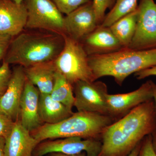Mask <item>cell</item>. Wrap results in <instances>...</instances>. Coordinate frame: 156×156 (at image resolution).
<instances>
[{
	"mask_svg": "<svg viewBox=\"0 0 156 156\" xmlns=\"http://www.w3.org/2000/svg\"><path fill=\"white\" fill-rule=\"evenodd\" d=\"M156 130V113L153 99L134 108L105 129L98 156H128L145 136Z\"/></svg>",
	"mask_w": 156,
	"mask_h": 156,
	"instance_id": "6da1fadb",
	"label": "cell"
},
{
	"mask_svg": "<svg viewBox=\"0 0 156 156\" xmlns=\"http://www.w3.org/2000/svg\"><path fill=\"white\" fill-rule=\"evenodd\" d=\"M64 45L63 35L21 33L12 39L3 62L26 68L54 61Z\"/></svg>",
	"mask_w": 156,
	"mask_h": 156,
	"instance_id": "7a4b0ae2",
	"label": "cell"
},
{
	"mask_svg": "<svg viewBox=\"0 0 156 156\" xmlns=\"http://www.w3.org/2000/svg\"><path fill=\"white\" fill-rule=\"evenodd\" d=\"M95 80L111 76L119 86L129 76L156 65V49L135 50L122 48L104 55L89 56Z\"/></svg>",
	"mask_w": 156,
	"mask_h": 156,
	"instance_id": "3957f363",
	"label": "cell"
},
{
	"mask_svg": "<svg viewBox=\"0 0 156 156\" xmlns=\"http://www.w3.org/2000/svg\"><path fill=\"white\" fill-rule=\"evenodd\" d=\"M112 121L113 118L108 115L77 112L57 124H44L30 134L37 144L46 140L70 137L100 140Z\"/></svg>",
	"mask_w": 156,
	"mask_h": 156,
	"instance_id": "277c9868",
	"label": "cell"
},
{
	"mask_svg": "<svg viewBox=\"0 0 156 156\" xmlns=\"http://www.w3.org/2000/svg\"><path fill=\"white\" fill-rule=\"evenodd\" d=\"M63 49L53 61L56 71L73 87L78 81L94 82L95 78L89 64V56L81 42L63 35Z\"/></svg>",
	"mask_w": 156,
	"mask_h": 156,
	"instance_id": "5b68a950",
	"label": "cell"
},
{
	"mask_svg": "<svg viewBox=\"0 0 156 156\" xmlns=\"http://www.w3.org/2000/svg\"><path fill=\"white\" fill-rule=\"evenodd\" d=\"M26 27L64 35V18L51 0H27Z\"/></svg>",
	"mask_w": 156,
	"mask_h": 156,
	"instance_id": "8992f818",
	"label": "cell"
},
{
	"mask_svg": "<svg viewBox=\"0 0 156 156\" xmlns=\"http://www.w3.org/2000/svg\"><path fill=\"white\" fill-rule=\"evenodd\" d=\"M127 48L135 50L156 49V3L154 0L140 1L135 33Z\"/></svg>",
	"mask_w": 156,
	"mask_h": 156,
	"instance_id": "52a82bcc",
	"label": "cell"
},
{
	"mask_svg": "<svg viewBox=\"0 0 156 156\" xmlns=\"http://www.w3.org/2000/svg\"><path fill=\"white\" fill-rule=\"evenodd\" d=\"M101 146L102 143L98 139L70 137L46 140L37 144L32 156H45L52 153L74 155L83 152L87 156H98Z\"/></svg>",
	"mask_w": 156,
	"mask_h": 156,
	"instance_id": "ba28073f",
	"label": "cell"
},
{
	"mask_svg": "<svg viewBox=\"0 0 156 156\" xmlns=\"http://www.w3.org/2000/svg\"><path fill=\"white\" fill-rule=\"evenodd\" d=\"M74 107L79 112L108 115L107 95L108 87L101 81H78L73 86Z\"/></svg>",
	"mask_w": 156,
	"mask_h": 156,
	"instance_id": "9c48e42d",
	"label": "cell"
},
{
	"mask_svg": "<svg viewBox=\"0 0 156 156\" xmlns=\"http://www.w3.org/2000/svg\"><path fill=\"white\" fill-rule=\"evenodd\" d=\"M153 82L146 81L139 88L124 94H108V115L112 118L128 113L141 104L153 99Z\"/></svg>",
	"mask_w": 156,
	"mask_h": 156,
	"instance_id": "30bf717a",
	"label": "cell"
},
{
	"mask_svg": "<svg viewBox=\"0 0 156 156\" xmlns=\"http://www.w3.org/2000/svg\"><path fill=\"white\" fill-rule=\"evenodd\" d=\"M99 25L92 1L81 6L64 18L65 34L80 42Z\"/></svg>",
	"mask_w": 156,
	"mask_h": 156,
	"instance_id": "8fae6325",
	"label": "cell"
},
{
	"mask_svg": "<svg viewBox=\"0 0 156 156\" xmlns=\"http://www.w3.org/2000/svg\"><path fill=\"white\" fill-rule=\"evenodd\" d=\"M27 78L24 68L18 66L14 68L9 86L0 100V109L11 119H19L20 105Z\"/></svg>",
	"mask_w": 156,
	"mask_h": 156,
	"instance_id": "7c38bea8",
	"label": "cell"
},
{
	"mask_svg": "<svg viewBox=\"0 0 156 156\" xmlns=\"http://www.w3.org/2000/svg\"><path fill=\"white\" fill-rule=\"evenodd\" d=\"M27 11L25 5H17L12 0H0V35L13 37L26 27Z\"/></svg>",
	"mask_w": 156,
	"mask_h": 156,
	"instance_id": "4fadbf2b",
	"label": "cell"
},
{
	"mask_svg": "<svg viewBox=\"0 0 156 156\" xmlns=\"http://www.w3.org/2000/svg\"><path fill=\"white\" fill-rule=\"evenodd\" d=\"M40 96L38 89L27 79L20 105L19 120L30 132L44 124L39 114Z\"/></svg>",
	"mask_w": 156,
	"mask_h": 156,
	"instance_id": "5bb4252c",
	"label": "cell"
},
{
	"mask_svg": "<svg viewBox=\"0 0 156 156\" xmlns=\"http://www.w3.org/2000/svg\"><path fill=\"white\" fill-rule=\"evenodd\" d=\"M81 43L89 56L109 54L123 48L109 27L101 25L98 26Z\"/></svg>",
	"mask_w": 156,
	"mask_h": 156,
	"instance_id": "9a60e30c",
	"label": "cell"
},
{
	"mask_svg": "<svg viewBox=\"0 0 156 156\" xmlns=\"http://www.w3.org/2000/svg\"><path fill=\"white\" fill-rule=\"evenodd\" d=\"M37 144V143L30 132L22 126L19 119L17 120L5 139L6 156H32Z\"/></svg>",
	"mask_w": 156,
	"mask_h": 156,
	"instance_id": "2e32d148",
	"label": "cell"
},
{
	"mask_svg": "<svg viewBox=\"0 0 156 156\" xmlns=\"http://www.w3.org/2000/svg\"><path fill=\"white\" fill-rule=\"evenodd\" d=\"M27 79L38 89L40 93L52 92L56 70L53 61L43 62L24 68Z\"/></svg>",
	"mask_w": 156,
	"mask_h": 156,
	"instance_id": "e0dca14e",
	"label": "cell"
},
{
	"mask_svg": "<svg viewBox=\"0 0 156 156\" xmlns=\"http://www.w3.org/2000/svg\"><path fill=\"white\" fill-rule=\"evenodd\" d=\"M73 113L72 109L53 100L50 94L40 93L39 114L44 124H57Z\"/></svg>",
	"mask_w": 156,
	"mask_h": 156,
	"instance_id": "ac0fdd59",
	"label": "cell"
},
{
	"mask_svg": "<svg viewBox=\"0 0 156 156\" xmlns=\"http://www.w3.org/2000/svg\"><path fill=\"white\" fill-rule=\"evenodd\" d=\"M137 8L114 23L109 28L119 40L123 48H127L131 44L136 29Z\"/></svg>",
	"mask_w": 156,
	"mask_h": 156,
	"instance_id": "d6986e66",
	"label": "cell"
},
{
	"mask_svg": "<svg viewBox=\"0 0 156 156\" xmlns=\"http://www.w3.org/2000/svg\"><path fill=\"white\" fill-rule=\"evenodd\" d=\"M50 95L53 100L72 109L75 102L73 86L57 71L54 86Z\"/></svg>",
	"mask_w": 156,
	"mask_h": 156,
	"instance_id": "ffe728a7",
	"label": "cell"
},
{
	"mask_svg": "<svg viewBox=\"0 0 156 156\" xmlns=\"http://www.w3.org/2000/svg\"><path fill=\"white\" fill-rule=\"evenodd\" d=\"M138 0H116L113 8L105 15L100 25L109 27L120 18L135 11L138 7Z\"/></svg>",
	"mask_w": 156,
	"mask_h": 156,
	"instance_id": "44dd1931",
	"label": "cell"
},
{
	"mask_svg": "<svg viewBox=\"0 0 156 156\" xmlns=\"http://www.w3.org/2000/svg\"><path fill=\"white\" fill-rule=\"evenodd\" d=\"M62 14H70L80 7L92 0H51Z\"/></svg>",
	"mask_w": 156,
	"mask_h": 156,
	"instance_id": "7402d4cb",
	"label": "cell"
},
{
	"mask_svg": "<svg viewBox=\"0 0 156 156\" xmlns=\"http://www.w3.org/2000/svg\"><path fill=\"white\" fill-rule=\"evenodd\" d=\"M116 0H92L97 22L99 25L103 22L108 9L111 10L115 3Z\"/></svg>",
	"mask_w": 156,
	"mask_h": 156,
	"instance_id": "603a6c76",
	"label": "cell"
},
{
	"mask_svg": "<svg viewBox=\"0 0 156 156\" xmlns=\"http://www.w3.org/2000/svg\"><path fill=\"white\" fill-rule=\"evenodd\" d=\"M11 74L12 71L9 64L3 62L2 65L0 66V100L7 90Z\"/></svg>",
	"mask_w": 156,
	"mask_h": 156,
	"instance_id": "cb8c5ba5",
	"label": "cell"
},
{
	"mask_svg": "<svg viewBox=\"0 0 156 156\" xmlns=\"http://www.w3.org/2000/svg\"><path fill=\"white\" fill-rule=\"evenodd\" d=\"M15 122L0 109V136L5 139L11 133Z\"/></svg>",
	"mask_w": 156,
	"mask_h": 156,
	"instance_id": "d4e9b609",
	"label": "cell"
},
{
	"mask_svg": "<svg viewBox=\"0 0 156 156\" xmlns=\"http://www.w3.org/2000/svg\"><path fill=\"white\" fill-rule=\"evenodd\" d=\"M12 40L10 36L0 35V61L5 58Z\"/></svg>",
	"mask_w": 156,
	"mask_h": 156,
	"instance_id": "484cf974",
	"label": "cell"
},
{
	"mask_svg": "<svg viewBox=\"0 0 156 156\" xmlns=\"http://www.w3.org/2000/svg\"><path fill=\"white\" fill-rule=\"evenodd\" d=\"M138 80H142L151 76H156V65L134 74Z\"/></svg>",
	"mask_w": 156,
	"mask_h": 156,
	"instance_id": "4316f807",
	"label": "cell"
},
{
	"mask_svg": "<svg viewBox=\"0 0 156 156\" xmlns=\"http://www.w3.org/2000/svg\"><path fill=\"white\" fill-rule=\"evenodd\" d=\"M145 137L146 139L147 143L148 155V156H156L154 152L153 148L151 134L147 135Z\"/></svg>",
	"mask_w": 156,
	"mask_h": 156,
	"instance_id": "83f0119b",
	"label": "cell"
},
{
	"mask_svg": "<svg viewBox=\"0 0 156 156\" xmlns=\"http://www.w3.org/2000/svg\"><path fill=\"white\" fill-rule=\"evenodd\" d=\"M139 156H148L147 153V143L145 137L142 141Z\"/></svg>",
	"mask_w": 156,
	"mask_h": 156,
	"instance_id": "f1b7e54d",
	"label": "cell"
},
{
	"mask_svg": "<svg viewBox=\"0 0 156 156\" xmlns=\"http://www.w3.org/2000/svg\"><path fill=\"white\" fill-rule=\"evenodd\" d=\"M45 156H87L85 152H82L80 154L74 155H66L64 154L59 153H52L48 154Z\"/></svg>",
	"mask_w": 156,
	"mask_h": 156,
	"instance_id": "f546056e",
	"label": "cell"
},
{
	"mask_svg": "<svg viewBox=\"0 0 156 156\" xmlns=\"http://www.w3.org/2000/svg\"><path fill=\"white\" fill-rule=\"evenodd\" d=\"M5 138L0 136V156H6L5 149Z\"/></svg>",
	"mask_w": 156,
	"mask_h": 156,
	"instance_id": "4dcf8cb0",
	"label": "cell"
},
{
	"mask_svg": "<svg viewBox=\"0 0 156 156\" xmlns=\"http://www.w3.org/2000/svg\"><path fill=\"white\" fill-rule=\"evenodd\" d=\"M141 144H142V141L134 148L128 156H139Z\"/></svg>",
	"mask_w": 156,
	"mask_h": 156,
	"instance_id": "1f68e13d",
	"label": "cell"
},
{
	"mask_svg": "<svg viewBox=\"0 0 156 156\" xmlns=\"http://www.w3.org/2000/svg\"><path fill=\"white\" fill-rule=\"evenodd\" d=\"M151 136L153 148L154 152L156 155V130L154 133L151 134Z\"/></svg>",
	"mask_w": 156,
	"mask_h": 156,
	"instance_id": "d6a6232c",
	"label": "cell"
},
{
	"mask_svg": "<svg viewBox=\"0 0 156 156\" xmlns=\"http://www.w3.org/2000/svg\"><path fill=\"white\" fill-rule=\"evenodd\" d=\"M153 100L154 102L155 108L156 113V83H153Z\"/></svg>",
	"mask_w": 156,
	"mask_h": 156,
	"instance_id": "836d02e7",
	"label": "cell"
},
{
	"mask_svg": "<svg viewBox=\"0 0 156 156\" xmlns=\"http://www.w3.org/2000/svg\"><path fill=\"white\" fill-rule=\"evenodd\" d=\"M13 2H14V3L17 4V5H20V4H22L23 0H12Z\"/></svg>",
	"mask_w": 156,
	"mask_h": 156,
	"instance_id": "e575fe53",
	"label": "cell"
}]
</instances>
